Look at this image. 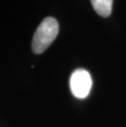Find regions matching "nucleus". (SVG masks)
Returning <instances> with one entry per match:
<instances>
[{"instance_id":"f257e3e1","label":"nucleus","mask_w":126,"mask_h":127,"mask_svg":"<svg viewBox=\"0 0 126 127\" xmlns=\"http://www.w3.org/2000/svg\"><path fill=\"white\" fill-rule=\"evenodd\" d=\"M59 31L58 22L53 17L44 18L37 27L32 40V50L36 54L44 53L54 41Z\"/></svg>"},{"instance_id":"f03ea898","label":"nucleus","mask_w":126,"mask_h":127,"mask_svg":"<svg viewBox=\"0 0 126 127\" xmlns=\"http://www.w3.org/2000/svg\"><path fill=\"white\" fill-rule=\"evenodd\" d=\"M93 80L90 74L84 69H77L71 75L70 87L72 94L77 98H85L92 89Z\"/></svg>"},{"instance_id":"7ed1b4c3","label":"nucleus","mask_w":126,"mask_h":127,"mask_svg":"<svg viewBox=\"0 0 126 127\" xmlns=\"http://www.w3.org/2000/svg\"><path fill=\"white\" fill-rule=\"evenodd\" d=\"M91 3L98 15L103 17L111 15L113 0H91Z\"/></svg>"}]
</instances>
